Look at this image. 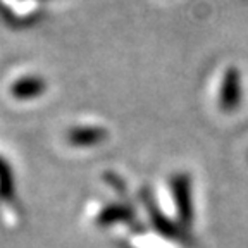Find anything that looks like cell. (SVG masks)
Listing matches in <instances>:
<instances>
[{"mask_svg": "<svg viewBox=\"0 0 248 248\" xmlns=\"http://www.w3.org/2000/svg\"><path fill=\"white\" fill-rule=\"evenodd\" d=\"M241 104V74L236 66H229L219 90V107L224 112L236 110Z\"/></svg>", "mask_w": 248, "mask_h": 248, "instance_id": "3957f363", "label": "cell"}, {"mask_svg": "<svg viewBox=\"0 0 248 248\" xmlns=\"http://www.w3.org/2000/svg\"><path fill=\"white\" fill-rule=\"evenodd\" d=\"M170 191L174 200L176 210H178L179 221L183 226L191 224L195 217L193 200H191V179L185 172H179L170 178Z\"/></svg>", "mask_w": 248, "mask_h": 248, "instance_id": "7a4b0ae2", "label": "cell"}, {"mask_svg": "<svg viewBox=\"0 0 248 248\" xmlns=\"http://www.w3.org/2000/svg\"><path fill=\"white\" fill-rule=\"evenodd\" d=\"M138 197H140V200H141V203H143V207L147 209L148 216H150L152 226H154V229L159 232L160 236L167 238V240L178 241V243L186 245V247H191V245L195 243V240L190 236V232L185 229V226L170 221L169 217L164 216L162 210L155 203L154 197H152V193L147 188H143V190L140 191Z\"/></svg>", "mask_w": 248, "mask_h": 248, "instance_id": "6da1fadb", "label": "cell"}, {"mask_svg": "<svg viewBox=\"0 0 248 248\" xmlns=\"http://www.w3.org/2000/svg\"><path fill=\"white\" fill-rule=\"evenodd\" d=\"M105 183L112 186L116 191H119V195L126 193V185H124V181L119 178V176L114 174V172H105Z\"/></svg>", "mask_w": 248, "mask_h": 248, "instance_id": "52a82bcc", "label": "cell"}, {"mask_svg": "<svg viewBox=\"0 0 248 248\" xmlns=\"http://www.w3.org/2000/svg\"><path fill=\"white\" fill-rule=\"evenodd\" d=\"M46 90V83L40 76H24L11 86L12 97L19 98V100H28V98H35L42 95Z\"/></svg>", "mask_w": 248, "mask_h": 248, "instance_id": "8992f818", "label": "cell"}, {"mask_svg": "<svg viewBox=\"0 0 248 248\" xmlns=\"http://www.w3.org/2000/svg\"><path fill=\"white\" fill-rule=\"evenodd\" d=\"M67 141L73 147H95L104 143L108 133L102 126H78L67 131Z\"/></svg>", "mask_w": 248, "mask_h": 248, "instance_id": "277c9868", "label": "cell"}, {"mask_svg": "<svg viewBox=\"0 0 248 248\" xmlns=\"http://www.w3.org/2000/svg\"><path fill=\"white\" fill-rule=\"evenodd\" d=\"M135 221V210L129 205L124 203H110V205L104 207L100 212L97 214V222L98 226H110L116 222H133Z\"/></svg>", "mask_w": 248, "mask_h": 248, "instance_id": "5b68a950", "label": "cell"}]
</instances>
